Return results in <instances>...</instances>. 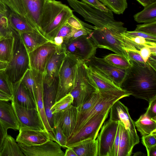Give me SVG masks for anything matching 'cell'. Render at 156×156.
<instances>
[{
	"mask_svg": "<svg viewBox=\"0 0 156 156\" xmlns=\"http://www.w3.org/2000/svg\"><path fill=\"white\" fill-rule=\"evenodd\" d=\"M129 61L131 66L121 88L136 98L149 102L156 97V70L147 63Z\"/></svg>",
	"mask_w": 156,
	"mask_h": 156,
	"instance_id": "obj_1",
	"label": "cell"
},
{
	"mask_svg": "<svg viewBox=\"0 0 156 156\" xmlns=\"http://www.w3.org/2000/svg\"><path fill=\"white\" fill-rule=\"evenodd\" d=\"M73 14V11L61 2L46 0L40 21L42 34L49 41H53L61 28Z\"/></svg>",
	"mask_w": 156,
	"mask_h": 156,
	"instance_id": "obj_2",
	"label": "cell"
},
{
	"mask_svg": "<svg viewBox=\"0 0 156 156\" xmlns=\"http://www.w3.org/2000/svg\"><path fill=\"white\" fill-rule=\"evenodd\" d=\"M127 30L123 26L92 30L88 35L98 48L109 50L129 60L122 34Z\"/></svg>",
	"mask_w": 156,
	"mask_h": 156,
	"instance_id": "obj_3",
	"label": "cell"
},
{
	"mask_svg": "<svg viewBox=\"0 0 156 156\" xmlns=\"http://www.w3.org/2000/svg\"><path fill=\"white\" fill-rule=\"evenodd\" d=\"M69 5L84 18L85 20L98 29L123 26V23L116 21L112 12L108 9L105 12L96 9L78 0H66Z\"/></svg>",
	"mask_w": 156,
	"mask_h": 156,
	"instance_id": "obj_4",
	"label": "cell"
},
{
	"mask_svg": "<svg viewBox=\"0 0 156 156\" xmlns=\"http://www.w3.org/2000/svg\"><path fill=\"white\" fill-rule=\"evenodd\" d=\"M98 91L84 62L79 61L76 66L73 87L70 93L73 98L75 106L79 108L93 94Z\"/></svg>",
	"mask_w": 156,
	"mask_h": 156,
	"instance_id": "obj_5",
	"label": "cell"
},
{
	"mask_svg": "<svg viewBox=\"0 0 156 156\" xmlns=\"http://www.w3.org/2000/svg\"><path fill=\"white\" fill-rule=\"evenodd\" d=\"M100 92L101 94V97L98 102L90 109L78 118L75 128L71 135L96 115L110 109L116 101L131 95L123 90L113 92Z\"/></svg>",
	"mask_w": 156,
	"mask_h": 156,
	"instance_id": "obj_6",
	"label": "cell"
},
{
	"mask_svg": "<svg viewBox=\"0 0 156 156\" xmlns=\"http://www.w3.org/2000/svg\"><path fill=\"white\" fill-rule=\"evenodd\" d=\"M58 75V83L55 102L69 94L73 87L77 58L66 54Z\"/></svg>",
	"mask_w": 156,
	"mask_h": 156,
	"instance_id": "obj_7",
	"label": "cell"
},
{
	"mask_svg": "<svg viewBox=\"0 0 156 156\" xmlns=\"http://www.w3.org/2000/svg\"><path fill=\"white\" fill-rule=\"evenodd\" d=\"M18 40L16 41L12 58L5 69L6 73L13 83L19 81L26 71L30 69L28 54L19 38Z\"/></svg>",
	"mask_w": 156,
	"mask_h": 156,
	"instance_id": "obj_8",
	"label": "cell"
},
{
	"mask_svg": "<svg viewBox=\"0 0 156 156\" xmlns=\"http://www.w3.org/2000/svg\"><path fill=\"white\" fill-rule=\"evenodd\" d=\"M110 110L96 115L67 138L66 147L72 146L85 140L96 139L99 130L108 117Z\"/></svg>",
	"mask_w": 156,
	"mask_h": 156,
	"instance_id": "obj_9",
	"label": "cell"
},
{
	"mask_svg": "<svg viewBox=\"0 0 156 156\" xmlns=\"http://www.w3.org/2000/svg\"><path fill=\"white\" fill-rule=\"evenodd\" d=\"M61 45L66 54L72 55L83 62L95 55L97 48L88 35L67 40Z\"/></svg>",
	"mask_w": 156,
	"mask_h": 156,
	"instance_id": "obj_10",
	"label": "cell"
},
{
	"mask_svg": "<svg viewBox=\"0 0 156 156\" xmlns=\"http://www.w3.org/2000/svg\"><path fill=\"white\" fill-rule=\"evenodd\" d=\"M83 62L87 67L102 74L121 88L128 69L116 67L107 62L103 58L97 57L95 55Z\"/></svg>",
	"mask_w": 156,
	"mask_h": 156,
	"instance_id": "obj_11",
	"label": "cell"
},
{
	"mask_svg": "<svg viewBox=\"0 0 156 156\" xmlns=\"http://www.w3.org/2000/svg\"><path fill=\"white\" fill-rule=\"evenodd\" d=\"M109 119L120 121L123 123L129 133L131 142L133 147L138 144L139 137L134 121L131 118L128 108L119 100L114 103L110 108Z\"/></svg>",
	"mask_w": 156,
	"mask_h": 156,
	"instance_id": "obj_12",
	"label": "cell"
},
{
	"mask_svg": "<svg viewBox=\"0 0 156 156\" xmlns=\"http://www.w3.org/2000/svg\"><path fill=\"white\" fill-rule=\"evenodd\" d=\"M119 121L109 119L102 126L98 134V156H110L115 137Z\"/></svg>",
	"mask_w": 156,
	"mask_h": 156,
	"instance_id": "obj_13",
	"label": "cell"
},
{
	"mask_svg": "<svg viewBox=\"0 0 156 156\" xmlns=\"http://www.w3.org/2000/svg\"><path fill=\"white\" fill-rule=\"evenodd\" d=\"M20 128L25 127L37 130L45 129L36 108H29L19 105L11 101Z\"/></svg>",
	"mask_w": 156,
	"mask_h": 156,
	"instance_id": "obj_14",
	"label": "cell"
},
{
	"mask_svg": "<svg viewBox=\"0 0 156 156\" xmlns=\"http://www.w3.org/2000/svg\"><path fill=\"white\" fill-rule=\"evenodd\" d=\"M58 46L49 41L28 53L30 68L44 73L46 64Z\"/></svg>",
	"mask_w": 156,
	"mask_h": 156,
	"instance_id": "obj_15",
	"label": "cell"
},
{
	"mask_svg": "<svg viewBox=\"0 0 156 156\" xmlns=\"http://www.w3.org/2000/svg\"><path fill=\"white\" fill-rule=\"evenodd\" d=\"M53 115V126L58 125L68 138L73 134L76 124L78 117L77 107L71 105Z\"/></svg>",
	"mask_w": 156,
	"mask_h": 156,
	"instance_id": "obj_16",
	"label": "cell"
},
{
	"mask_svg": "<svg viewBox=\"0 0 156 156\" xmlns=\"http://www.w3.org/2000/svg\"><path fill=\"white\" fill-rule=\"evenodd\" d=\"M19 146L26 156H64L61 146L52 140L43 144L27 146L18 143Z\"/></svg>",
	"mask_w": 156,
	"mask_h": 156,
	"instance_id": "obj_17",
	"label": "cell"
},
{
	"mask_svg": "<svg viewBox=\"0 0 156 156\" xmlns=\"http://www.w3.org/2000/svg\"><path fill=\"white\" fill-rule=\"evenodd\" d=\"M31 69L36 89V108L38 110L44 128L49 133L51 140H53L52 129L50 126L46 115L43 100L44 73Z\"/></svg>",
	"mask_w": 156,
	"mask_h": 156,
	"instance_id": "obj_18",
	"label": "cell"
},
{
	"mask_svg": "<svg viewBox=\"0 0 156 156\" xmlns=\"http://www.w3.org/2000/svg\"><path fill=\"white\" fill-rule=\"evenodd\" d=\"M66 54L62 45L58 46L56 51L48 59L44 73V84L49 86L58 76Z\"/></svg>",
	"mask_w": 156,
	"mask_h": 156,
	"instance_id": "obj_19",
	"label": "cell"
},
{
	"mask_svg": "<svg viewBox=\"0 0 156 156\" xmlns=\"http://www.w3.org/2000/svg\"><path fill=\"white\" fill-rule=\"evenodd\" d=\"M19 130L16 142L27 146L40 144L51 140L50 135L46 129L40 130L21 127Z\"/></svg>",
	"mask_w": 156,
	"mask_h": 156,
	"instance_id": "obj_20",
	"label": "cell"
},
{
	"mask_svg": "<svg viewBox=\"0 0 156 156\" xmlns=\"http://www.w3.org/2000/svg\"><path fill=\"white\" fill-rule=\"evenodd\" d=\"M58 83V77L55 78L49 86L44 84L43 100L45 111L48 122L52 128L54 125L53 115L51 109L55 102Z\"/></svg>",
	"mask_w": 156,
	"mask_h": 156,
	"instance_id": "obj_21",
	"label": "cell"
},
{
	"mask_svg": "<svg viewBox=\"0 0 156 156\" xmlns=\"http://www.w3.org/2000/svg\"><path fill=\"white\" fill-rule=\"evenodd\" d=\"M0 121L7 129L16 130L20 129L13 106L8 101L0 100Z\"/></svg>",
	"mask_w": 156,
	"mask_h": 156,
	"instance_id": "obj_22",
	"label": "cell"
},
{
	"mask_svg": "<svg viewBox=\"0 0 156 156\" xmlns=\"http://www.w3.org/2000/svg\"><path fill=\"white\" fill-rule=\"evenodd\" d=\"M11 101L23 107L36 108L35 102L28 90L22 83L21 79L13 83V93Z\"/></svg>",
	"mask_w": 156,
	"mask_h": 156,
	"instance_id": "obj_23",
	"label": "cell"
},
{
	"mask_svg": "<svg viewBox=\"0 0 156 156\" xmlns=\"http://www.w3.org/2000/svg\"><path fill=\"white\" fill-rule=\"evenodd\" d=\"M46 1L24 0L31 24L43 35L40 28V24Z\"/></svg>",
	"mask_w": 156,
	"mask_h": 156,
	"instance_id": "obj_24",
	"label": "cell"
},
{
	"mask_svg": "<svg viewBox=\"0 0 156 156\" xmlns=\"http://www.w3.org/2000/svg\"><path fill=\"white\" fill-rule=\"evenodd\" d=\"M16 39L12 30L0 37V61L9 63L14 53Z\"/></svg>",
	"mask_w": 156,
	"mask_h": 156,
	"instance_id": "obj_25",
	"label": "cell"
},
{
	"mask_svg": "<svg viewBox=\"0 0 156 156\" xmlns=\"http://www.w3.org/2000/svg\"><path fill=\"white\" fill-rule=\"evenodd\" d=\"M87 66L90 77L99 92H113L122 90L105 76Z\"/></svg>",
	"mask_w": 156,
	"mask_h": 156,
	"instance_id": "obj_26",
	"label": "cell"
},
{
	"mask_svg": "<svg viewBox=\"0 0 156 156\" xmlns=\"http://www.w3.org/2000/svg\"><path fill=\"white\" fill-rule=\"evenodd\" d=\"M8 18L11 30L18 35L29 32H34L41 34L25 19L12 12L10 13Z\"/></svg>",
	"mask_w": 156,
	"mask_h": 156,
	"instance_id": "obj_27",
	"label": "cell"
},
{
	"mask_svg": "<svg viewBox=\"0 0 156 156\" xmlns=\"http://www.w3.org/2000/svg\"><path fill=\"white\" fill-rule=\"evenodd\" d=\"M18 36L28 54L49 41L44 36L34 32L24 33Z\"/></svg>",
	"mask_w": 156,
	"mask_h": 156,
	"instance_id": "obj_28",
	"label": "cell"
},
{
	"mask_svg": "<svg viewBox=\"0 0 156 156\" xmlns=\"http://www.w3.org/2000/svg\"><path fill=\"white\" fill-rule=\"evenodd\" d=\"M69 147L73 149L77 156H98L97 139L85 140Z\"/></svg>",
	"mask_w": 156,
	"mask_h": 156,
	"instance_id": "obj_29",
	"label": "cell"
},
{
	"mask_svg": "<svg viewBox=\"0 0 156 156\" xmlns=\"http://www.w3.org/2000/svg\"><path fill=\"white\" fill-rule=\"evenodd\" d=\"M120 126V137L117 156H130L133 148L129 133L125 125L119 121Z\"/></svg>",
	"mask_w": 156,
	"mask_h": 156,
	"instance_id": "obj_30",
	"label": "cell"
},
{
	"mask_svg": "<svg viewBox=\"0 0 156 156\" xmlns=\"http://www.w3.org/2000/svg\"><path fill=\"white\" fill-rule=\"evenodd\" d=\"M134 122L137 130L142 136L156 132V121L150 118L145 113Z\"/></svg>",
	"mask_w": 156,
	"mask_h": 156,
	"instance_id": "obj_31",
	"label": "cell"
},
{
	"mask_svg": "<svg viewBox=\"0 0 156 156\" xmlns=\"http://www.w3.org/2000/svg\"><path fill=\"white\" fill-rule=\"evenodd\" d=\"M16 141L11 136L7 134L0 151V156H24Z\"/></svg>",
	"mask_w": 156,
	"mask_h": 156,
	"instance_id": "obj_32",
	"label": "cell"
},
{
	"mask_svg": "<svg viewBox=\"0 0 156 156\" xmlns=\"http://www.w3.org/2000/svg\"><path fill=\"white\" fill-rule=\"evenodd\" d=\"M144 7L143 10L134 15V20L139 23L156 21V2Z\"/></svg>",
	"mask_w": 156,
	"mask_h": 156,
	"instance_id": "obj_33",
	"label": "cell"
},
{
	"mask_svg": "<svg viewBox=\"0 0 156 156\" xmlns=\"http://www.w3.org/2000/svg\"><path fill=\"white\" fill-rule=\"evenodd\" d=\"M0 1L7 7H9L12 12L25 19L31 25L24 0H0Z\"/></svg>",
	"mask_w": 156,
	"mask_h": 156,
	"instance_id": "obj_34",
	"label": "cell"
},
{
	"mask_svg": "<svg viewBox=\"0 0 156 156\" xmlns=\"http://www.w3.org/2000/svg\"><path fill=\"white\" fill-rule=\"evenodd\" d=\"M107 62L118 68L128 69L130 68L131 64L130 60L123 56L117 54H110L103 58Z\"/></svg>",
	"mask_w": 156,
	"mask_h": 156,
	"instance_id": "obj_35",
	"label": "cell"
},
{
	"mask_svg": "<svg viewBox=\"0 0 156 156\" xmlns=\"http://www.w3.org/2000/svg\"><path fill=\"white\" fill-rule=\"evenodd\" d=\"M114 13L122 14L127 7V0H98Z\"/></svg>",
	"mask_w": 156,
	"mask_h": 156,
	"instance_id": "obj_36",
	"label": "cell"
},
{
	"mask_svg": "<svg viewBox=\"0 0 156 156\" xmlns=\"http://www.w3.org/2000/svg\"><path fill=\"white\" fill-rule=\"evenodd\" d=\"M21 80L22 83L30 93L36 104L35 85L31 69H29L26 71L21 79Z\"/></svg>",
	"mask_w": 156,
	"mask_h": 156,
	"instance_id": "obj_37",
	"label": "cell"
},
{
	"mask_svg": "<svg viewBox=\"0 0 156 156\" xmlns=\"http://www.w3.org/2000/svg\"><path fill=\"white\" fill-rule=\"evenodd\" d=\"M0 92L12 98L13 93V83L10 80L5 70H0Z\"/></svg>",
	"mask_w": 156,
	"mask_h": 156,
	"instance_id": "obj_38",
	"label": "cell"
},
{
	"mask_svg": "<svg viewBox=\"0 0 156 156\" xmlns=\"http://www.w3.org/2000/svg\"><path fill=\"white\" fill-rule=\"evenodd\" d=\"M101 97V94L99 91L96 92L93 94L80 107L77 108V118L93 107L98 102Z\"/></svg>",
	"mask_w": 156,
	"mask_h": 156,
	"instance_id": "obj_39",
	"label": "cell"
},
{
	"mask_svg": "<svg viewBox=\"0 0 156 156\" xmlns=\"http://www.w3.org/2000/svg\"><path fill=\"white\" fill-rule=\"evenodd\" d=\"M73 100V97L69 93L55 102L51 109L52 114L58 112L72 105Z\"/></svg>",
	"mask_w": 156,
	"mask_h": 156,
	"instance_id": "obj_40",
	"label": "cell"
},
{
	"mask_svg": "<svg viewBox=\"0 0 156 156\" xmlns=\"http://www.w3.org/2000/svg\"><path fill=\"white\" fill-rule=\"evenodd\" d=\"M53 132V141L57 142L62 147L66 148L67 137L65 135L58 125L54 126L52 128Z\"/></svg>",
	"mask_w": 156,
	"mask_h": 156,
	"instance_id": "obj_41",
	"label": "cell"
},
{
	"mask_svg": "<svg viewBox=\"0 0 156 156\" xmlns=\"http://www.w3.org/2000/svg\"><path fill=\"white\" fill-rule=\"evenodd\" d=\"M66 23L72 27L76 29L83 27H87L93 30L97 28L95 26H92L82 21L73 14L68 18Z\"/></svg>",
	"mask_w": 156,
	"mask_h": 156,
	"instance_id": "obj_42",
	"label": "cell"
},
{
	"mask_svg": "<svg viewBox=\"0 0 156 156\" xmlns=\"http://www.w3.org/2000/svg\"><path fill=\"white\" fill-rule=\"evenodd\" d=\"M135 30L156 36V21L138 24Z\"/></svg>",
	"mask_w": 156,
	"mask_h": 156,
	"instance_id": "obj_43",
	"label": "cell"
},
{
	"mask_svg": "<svg viewBox=\"0 0 156 156\" xmlns=\"http://www.w3.org/2000/svg\"><path fill=\"white\" fill-rule=\"evenodd\" d=\"M122 34L126 36L129 37H134L140 36L145 38L147 41L156 43V36L150 35L144 32L136 31H126L122 33Z\"/></svg>",
	"mask_w": 156,
	"mask_h": 156,
	"instance_id": "obj_44",
	"label": "cell"
},
{
	"mask_svg": "<svg viewBox=\"0 0 156 156\" xmlns=\"http://www.w3.org/2000/svg\"><path fill=\"white\" fill-rule=\"evenodd\" d=\"M142 142L146 150L156 145V132L144 136H142Z\"/></svg>",
	"mask_w": 156,
	"mask_h": 156,
	"instance_id": "obj_45",
	"label": "cell"
},
{
	"mask_svg": "<svg viewBox=\"0 0 156 156\" xmlns=\"http://www.w3.org/2000/svg\"><path fill=\"white\" fill-rule=\"evenodd\" d=\"M72 29L73 27L66 23L60 29L56 36L62 37L64 42L70 37Z\"/></svg>",
	"mask_w": 156,
	"mask_h": 156,
	"instance_id": "obj_46",
	"label": "cell"
},
{
	"mask_svg": "<svg viewBox=\"0 0 156 156\" xmlns=\"http://www.w3.org/2000/svg\"><path fill=\"white\" fill-rule=\"evenodd\" d=\"M92 30L87 27H83L79 29L73 28L71 37L67 40H72L83 35H89Z\"/></svg>",
	"mask_w": 156,
	"mask_h": 156,
	"instance_id": "obj_47",
	"label": "cell"
},
{
	"mask_svg": "<svg viewBox=\"0 0 156 156\" xmlns=\"http://www.w3.org/2000/svg\"><path fill=\"white\" fill-rule=\"evenodd\" d=\"M11 30L7 15L0 13V32L3 35Z\"/></svg>",
	"mask_w": 156,
	"mask_h": 156,
	"instance_id": "obj_48",
	"label": "cell"
},
{
	"mask_svg": "<svg viewBox=\"0 0 156 156\" xmlns=\"http://www.w3.org/2000/svg\"><path fill=\"white\" fill-rule=\"evenodd\" d=\"M149 105L145 113L150 118L156 121V97L149 102Z\"/></svg>",
	"mask_w": 156,
	"mask_h": 156,
	"instance_id": "obj_49",
	"label": "cell"
},
{
	"mask_svg": "<svg viewBox=\"0 0 156 156\" xmlns=\"http://www.w3.org/2000/svg\"><path fill=\"white\" fill-rule=\"evenodd\" d=\"M81 2L101 11L107 12L109 9L98 0H81Z\"/></svg>",
	"mask_w": 156,
	"mask_h": 156,
	"instance_id": "obj_50",
	"label": "cell"
},
{
	"mask_svg": "<svg viewBox=\"0 0 156 156\" xmlns=\"http://www.w3.org/2000/svg\"><path fill=\"white\" fill-rule=\"evenodd\" d=\"M119 137L120 126L119 122L116 132L114 142L112 150L110 155V156H117L118 150Z\"/></svg>",
	"mask_w": 156,
	"mask_h": 156,
	"instance_id": "obj_51",
	"label": "cell"
},
{
	"mask_svg": "<svg viewBox=\"0 0 156 156\" xmlns=\"http://www.w3.org/2000/svg\"><path fill=\"white\" fill-rule=\"evenodd\" d=\"M150 47H144L137 51L146 63H147L149 58L152 54H156L151 52L149 48Z\"/></svg>",
	"mask_w": 156,
	"mask_h": 156,
	"instance_id": "obj_52",
	"label": "cell"
},
{
	"mask_svg": "<svg viewBox=\"0 0 156 156\" xmlns=\"http://www.w3.org/2000/svg\"><path fill=\"white\" fill-rule=\"evenodd\" d=\"M129 60L140 63H145L142 58L138 51H126Z\"/></svg>",
	"mask_w": 156,
	"mask_h": 156,
	"instance_id": "obj_53",
	"label": "cell"
},
{
	"mask_svg": "<svg viewBox=\"0 0 156 156\" xmlns=\"http://www.w3.org/2000/svg\"><path fill=\"white\" fill-rule=\"evenodd\" d=\"M7 130L0 121V151L2 148L4 139L7 134Z\"/></svg>",
	"mask_w": 156,
	"mask_h": 156,
	"instance_id": "obj_54",
	"label": "cell"
},
{
	"mask_svg": "<svg viewBox=\"0 0 156 156\" xmlns=\"http://www.w3.org/2000/svg\"><path fill=\"white\" fill-rule=\"evenodd\" d=\"M52 42L57 46H60L63 43L64 40L61 37L56 36Z\"/></svg>",
	"mask_w": 156,
	"mask_h": 156,
	"instance_id": "obj_55",
	"label": "cell"
},
{
	"mask_svg": "<svg viewBox=\"0 0 156 156\" xmlns=\"http://www.w3.org/2000/svg\"><path fill=\"white\" fill-rule=\"evenodd\" d=\"M146 150L147 156H156V145Z\"/></svg>",
	"mask_w": 156,
	"mask_h": 156,
	"instance_id": "obj_56",
	"label": "cell"
},
{
	"mask_svg": "<svg viewBox=\"0 0 156 156\" xmlns=\"http://www.w3.org/2000/svg\"><path fill=\"white\" fill-rule=\"evenodd\" d=\"M64 156H77V154L73 149L71 147L67 148Z\"/></svg>",
	"mask_w": 156,
	"mask_h": 156,
	"instance_id": "obj_57",
	"label": "cell"
},
{
	"mask_svg": "<svg viewBox=\"0 0 156 156\" xmlns=\"http://www.w3.org/2000/svg\"><path fill=\"white\" fill-rule=\"evenodd\" d=\"M143 6L145 7L150 4L156 2V0H136Z\"/></svg>",
	"mask_w": 156,
	"mask_h": 156,
	"instance_id": "obj_58",
	"label": "cell"
},
{
	"mask_svg": "<svg viewBox=\"0 0 156 156\" xmlns=\"http://www.w3.org/2000/svg\"><path fill=\"white\" fill-rule=\"evenodd\" d=\"M0 13L7 15V7L0 1Z\"/></svg>",
	"mask_w": 156,
	"mask_h": 156,
	"instance_id": "obj_59",
	"label": "cell"
},
{
	"mask_svg": "<svg viewBox=\"0 0 156 156\" xmlns=\"http://www.w3.org/2000/svg\"><path fill=\"white\" fill-rule=\"evenodd\" d=\"M12 99L10 97L0 92V100L9 101H11Z\"/></svg>",
	"mask_w": 156,
	"mask_h": 156,
	"instance_id": "obj_60",
	"label": "cell"
},
{
	"mask_svg": "<svg viewBox=\"0 0 156 156\" xmlns=\"http://www.w3.org/2000/svg\"><path fill=\"white\" fill-rule=\"evenodd\" d=\"M8 65V63L0 61V70H5Z\"/></svg>",
	"mask_w": 156,
	"mask_h": 156,
	"instance_id": "obj_61",
	"label": "cell"
},
{
	"mask_svg": "<svg viewBox=\"0 0 156 156\" xmlns=\"http://www.w3.org/2000/svg\"><path fill=\"white\" fill-rule=\"evenodd\" d=\"M2 34H1V33L0 32V37H1V36H2Z\"/></svg>",
	"mask_w": 156,
	"mask_h": 156,
	"instance_id": "obj_62",
	"label": "cell"
}]
</instances>
